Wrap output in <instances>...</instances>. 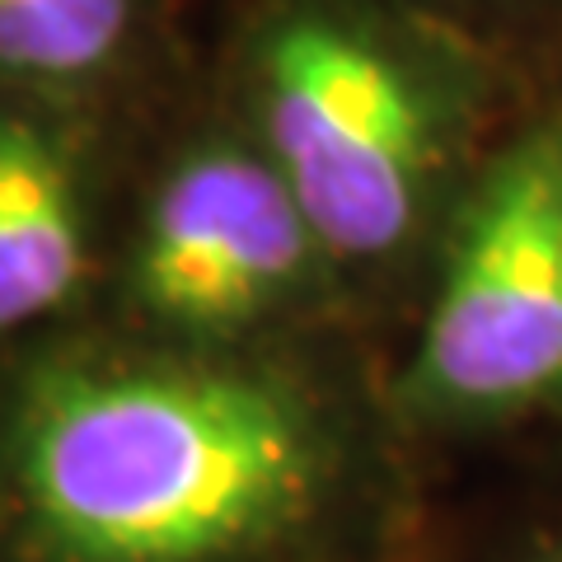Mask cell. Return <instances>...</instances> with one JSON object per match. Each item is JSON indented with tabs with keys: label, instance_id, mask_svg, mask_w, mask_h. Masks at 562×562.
<instances>
[{
	"label": "cell",
	"instance_id": "cell-1",
	"mask_svg": "<svg viewBox=\"0 0 562 562\" xmlns=\"http://www.w3.org/2000/svg\"><path fill=\"white\" fill-rule=\"evenodd\" d=\"M14 502L57 562H235L301 520L324 479L310 403L192 361H57L10 413Z\"/></svg>",
	"mask_w": 562,
	"mask_h": 562
},
{
	"label": "cell",
	"instance_id": "cell-2",
	"mask_svg": "<svg viewBox=\"0 0 562 562\" xmlns=\"http://www.w3.org/2000/svg\"><path fill=\"white\" fill-rule=\"evenodd\" d=\"M268 160L328 254L380 258L417 231L441 165V109L422 70L333 10H291L258 43Z\"/></svg>",
	"mask_w": 562,
	"mask_h": 562
},
{
	"label": "cell",
	"instance_id": "cell-3",
	"mask_svg": "<svg viewBox=\"0 0 562 562\" xmlns=\"http://www.w3.org/2000/svg\"><path fill=\"white\" fill-rule=\"evenodd\" d=\"M398 398L427 422H506L562 398V117L483 173Z\"/></svg>",
	"mask_w": 562,
	"mask_h": 562
},
{
	"label": "cell",
	"instance_id": "cell-4",
	"mask_svg": "<svg viewBox=\"0 0 562 562\" xmlns=\"http://www.w3.org/2000/svg\"><path fill=\"white\" fill-rule=\"evenodd\" d=\"M319 249L268 155L202 146L155 188L132 295L173 328H239L286 301Z\"/></svg>",
	"mask_w": 562,
	"mask_h": 562
},
{
	"label": "cell",
	"instance_id": "cell-5",
	"mask_svg": "<svg viewBox=\"0 0 562 562\" xmlns=\"http://www.w3.org/2000/svg\"><path fill=\"white\" fill-rule=\"evenodd\" d=\"M85 268L76 173L24 117H0V333L61 310Z\"/></svg>",
	"mask_w": 562,
	"mask_h": 562
},
{
	"label": "cell",
	"instance_id": "cell-6",
	"mask_svg": "<svg viewBox=\"0 0 562 562\" xmlns=\"http://www.w3.org/2000/svg\"><path fill=\"white\" fill-rule=\"evenodd\" d=\"M132 0H0V70L85 80L127 38Z\"/></svg>",
	"mask_w": 562,
	"mask_h": 562
},
{
	"label": "cell",
	"instance_id": "cell-7",
	"mask_svg": "<svg viewBox=\"0 0 562 562\" xmlns=\"http://www.w3.org/2000/svg\"><path fill=\"white\" fill-rule=\"evenodd\" d=\"M525 562H562V549H543V553H535V558H525Z\"/></svg>",
	"mask_w": 562,
	"mask_h": 562
}]
</instances>
